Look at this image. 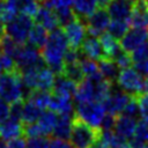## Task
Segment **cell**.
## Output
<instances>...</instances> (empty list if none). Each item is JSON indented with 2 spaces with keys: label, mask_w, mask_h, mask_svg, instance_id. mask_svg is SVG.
Instances as JSON below:
<instances>
[{
  "label": "cell",
  "mask_w": 148,
  "mask_h": 148,
  "mask_svg": "<svg viewBox=\"0 0 148 148\" xmlns=\"http://www.w3.org/2000/svg\"><path fill=\"white\" fill-rule=\"evenodd\" d=\"M22 73L20 69L7 72L0 75V97L7 103H15L25 99L29 91L22 83Z\"/></svg>",
  "instance_id": "obj_2"
},
{
  "label": "cell",
  "mask_w": 148,
  "mask_h": 148,
  "mask_svg": "<svg viewBox=\"0 0 148 148\" xmlns=\"http://www.w3.org/2000/svg\"><path fill=\"white\" fill-rule=\"evenodd\" d=\"M0 148H8V147H7V143H6L2 139H0Z\"/></svg>",
  "instance_id": "obj_53"
},
{
  "label": "cell",
  "mask_w": 148,
  "mask_h": 148,
  "mask_svg": "<svg viewBox=\"0 0 148 148\" xmlns=\"http://www.w3.org/2000/svg\"><path fill=\"white\" fill-rule=\"evenodd\" d=\"M128 27H130V22H125V21H111L108 28V32L117 40L121 39L126 32L128 31Z\"/></svg>",
  "instance_id": "obj_33"
},
{
  "label": "cell",
  "mask_w": 148,
  "mask_h": 148,
  "mask_svg": "<svg viewBox=\"0 0 148 148\" xmlns=\"http://www.w3.org/2000/svg\"><path fill=\"white\" fill-rule=\"evenodd\" d=\"M139 104L140 109V116L143 119H148V94H141L138 97H135Z\"/></svg>",
  "instance_id": "obj_43"
},
{
  "label": "cell",
  "mask_w": 148,
  "mask_h": 148,
  "mask_svg": "<svg viewBox=\"0 0 148 148\" xmlns=\"http://www.w3.org/2000/svg\"><path fill=\"white\" fill-rule=\"evenodd\" d=\"M116 119L117 117L116 116H112V114H109L106 113L101 123V126H99V130L102 132H110L112 130H114V126H116Z\"/></svg>",
  "instance_id": "obj_42"
},
{
  "label": "cell",
  "mask_w": 148,
  "mask_h": 148,
  "mask_svg": "<svg viewBox=\"0 0 148 148\" xmlns=\"http://www.w3.org/2000/svg\"><path fill=\"white\" fill-rule=\"evenodd\" d=\"M145 94H148V77L145 80V90H143Z\"/></svg>",
  "instance_id": "obj_51"
},
{
  "label": "cell",
  "mask_w": 148,
  "mask_h": 148,
  "mask_svg": "<svg viewBox=\"0 0 148 148\" xmlns=\"http://www.w3.org/2000/svg\"><path fill=\"white\" fill-rule=\"evenodd\" d=\"M68 50V42L62 28H58L49 34L47 42L42 49V57L49 68L57 75L62 74L64 57Z\"/></svg>",
  "instance_id": "obj_1"
},
{
  "label": "cell",
  "mask_w": 148,
  "mask_h": 148,
  "mask_svg": "<svg viewBox=\"0 0 148 148\" xmlns=\"http://www.w3.org/2000/svg\"><path fill=\"white\" fill-rule=\"evenodd\" d=\"M27 148H50V141L45 136L31 138L27 141Z\"/></svg>",
  "instance_id": "obj_41"
},
{
  "label": "cell",
  "mask_w": 148,
  "mask_h": 148,
  "mask_svg": "<svg viewBox=\"0 0 148 148\" xmlns=\"http://www.w3.org/2000/svg\"><path fill=\"white\" fill-rule=\"evenodd\" d=\"M62 30L67 38L69 49L80 50L82 43L86 39V35H87V28H86L84 22L77 18L76 16V18L69 24H67L66 27H64Z\"/></svg>",
  "instance_id": "obj_9"
},
{
  "label": "cell",
  "mask_w": 148,
  "mask_h": 148,
  "mask_svg": "<svg viewBox=\"0 0 148 148\" xmlns=\"http://www.w3.org/2000/svg\"><path fill=\"white\" fill-rule=\"evenodd\" d=\"M98 68L101 72V75L104 80L114 83L118 80L119 73H120V68L117 66V64L111 60V59H104L101 60L98 64Z\"/></svg>",
  "instance_id": "obj_23"
},
{
  "label": "cell",
  "mask_w": 148,
  "mask_h": 148,
  "mask_svg": "<svg viewBox=\"0 0 148 148\" xmlns=\"http://www.w3.org/2000/svg\"><path fill=\"white\" fill-rule=\"evenodd\" d=\"M58 119H59L58 113L53 112L52 110H44L37 123L44 131L45 135H50L53 133V130L58 123Z\"/></svg>",
  "instance_id": "obj_26"
},
{
  "label": "cell",
  "mask_w": 148,
  "mask_h": 148,
  "mask_svg": "<svg viewBox=\"0 0 148 148\" xmlns=\"http://www.w3.org/2000/svg\"><path fill=\"white\" fill-rule=\"evenodd\" d=\"M90 148H110V146L108 145V142L102 138V135H99V138L94 142V145Z\"/></svg>",
  "instance_id": "obj_48"
},
{
  "label": "cell",
  "mask_w": 148,
  "mask_h": 148,
  "mask_svg": "<svg viewBox=\"0 0 148 148\" xmlns=\"http://www.w3.org/2000/svg\"><path fill=\"white\" fill-rule=\"evenodd\" d=\"M80 51L86 58H88L90 60H94V61L95 60L101 61V60L108 59V57H106V54H105V52L102 47V44H101L99 39H97L96 37H91V36L87 37L84 39V42L82 43Z\"/></svg>",
  "instance_id": "obj_14"
},
{
  "label": "cell",
  "mask_w": 148,
  "mask_h": 148,
  "mask_svg": "<svg viewBox=\"0 0 148 148\" xmlns=\"http://www.w3.org/2000/svg\"><path fill=\"white\" fill-rule=\"evenodd\" d=\"M112 0H97V2L99 3V7H104V8H106V6L111 2Z\"/></svg>",
  "instance_id": "obj_50"
},
{
  "label": "cell",
  "mask_w": 148,
  "mask_h": 148,
  "mask_svg": "<svg viewBox=\"0 0 148 148\" xmlns=\"http://www.w3.org/2000/svg\"><path fill=\"white\" fill-rule=\"evenodd\" d=\"M97 0H74L73 7L74 13L81 21H86L96 9H97Z\"/></svg>",
  "instance_id": "obj_21"
},
{
  "label": "cell",
  "mask_w": 148,
  "mask_h": 148,
  "mask_svg": "<svg viewBox=\"0 0 148 148\" xmlns=\"http://www.w3.org/2000/svg\"><path fill=\"white\" fill-rule=\"evenodd\" d=\"M117 83L123 89V91L127 92L133 97H138L139 95L143 94L145 90L143 77L132 67L120 69Z\"/></svg>",
  "instance_id": "obj_5"
},
{
  "label": "cell",
  "mask_w": 148,
  "mask_h": 148,
  "mask_svg": "<svg viewBox=\"0 0 148 148\" xmlns=\"http://www.w3.org/2000/svg\"><path fill=\"white\" fill-rule=\"evenodd\" d=\"M61 75L65 76L66 79L73 81L77 86L86 80L84 74L82 72V68H81V65H80V61L72 62V64H65Z\"/></svg>",
  "instance_id": "obj_27"
},
{
  "label": "cell",
  "mask_w": 148,
  "mask_h": 148,
  "mask_svg": "<svg viewBox=\"0 0 148 148\" xmlns=\"http://www.w3.org/2000/svg\"><path fill=\"white\" fill-rule=\"evenodd\" d=\"M106 10L113 21L130 22L132 12V1L127 0H112L108 6Z\"/></svg>",
  "instance_id": "obj_13"
},
{
  "label": "cell",
  "mask_w": 148,
  "mask_h": 148,
  "mask_svg": "<svg viewBox=\"0 0 148 148\" xmlns=\"http://www.w3.org/2000/svg\"><path fill=\"white\" fill-rule=\"evenodd\" d=\"M74 99L77 104L86 102H95V83L94 81L86 79L77 86L76 92L74 95Z\"/></svg>",
  "instance_id": "obj_20"
},
{
  "label": "cell",
  "mask_w": 148,
  "mask_h": 148,
  "mask_svg": "<svg viewBox=\"0 0 148 148\" xmlns=\"http://www.w3.org/2000/svg\"><path fill=\"white\" fill-rule=\"evenodd\" d=\"M23 134H24L25 136H28L29 139H31V138L46 136L45 133H44V131L42 130V127L38 125V123L23 125Z\"/></svg>",
  "instance_id": "obj_37"
},
{
  "label": "cell",
  "mask_w": 148,
  "mask_h": 148,
  "mask_svg": "<svg viewBox=\"0 0 148 148\" xmlns=\"http://www.w3.org/2000/svg\"><path fill=\"white\" fill-rule=\"evenodd\" d=\"M49 108L50 110L58 113L59 116H74L75 114L73 111V103H72L71 97L52 95Z\"/></svg>",
  "instance_id": "obj_19"
},
{
  "label": "cell",
  "mask_w": 148,
  "mask_h": 148,
  "mask_svg": "<svg viewBox=\"0 0 148 148\" xmlns=\"http://www.w3.org/2000/svg\"><path fill=\"white\" fill-rule=\"evenodd\" d=\"M49 31H46L43 27L38 25V24H35L34 28L31 29L30 34H29V37H28V40H27V44L36 47L37 50H42L46 42H47V38H49Z\"/></svg>",
  "instance_id": "obj_24"
},
{
  "label": "cell",
  "mask_w": 148,
  "mask_h": 148,
  "mask_svg": "<svg viewBox=\"0 0 148 148\" xmlns=\"http://www.w3.org/2000/svg\"><path fill=\"white\" fill-rule=\"evenodd\" d=\"M42 112L43 111L38 106H36L35 104L30 102L24 101V106H23V112H22V118H21V120L23 121V125L34 124L38 121Z\"/></svg>",
  "instance_id": "obj_30"
},
{
  "label": "cell",
  "mask_w": 148,
  "mask_h": 148,
  "mask_svg": "<svg viewBox=\"0 0 148 148\" xmlns=\"http://www.w3.org/2000/svg\"><path fill=\"white\" fill-rule=\"evenodd\" d=\"M22 133L23 124L21 123V120L8 117V119L2 121L0 125V139H2L3 141H9L12 139L20 138Z\"/></svg>",
  "instance_id": "obj_16"
},
{
  "label": "cell",
  "mask_w": 148,
  "mask_h": 148,
  "mask_svg": "<svg viewBox=\"0 0 148 148\" xmlns=\"http://www.w3.org/2000/svg\"><path fill=\"white\" fill-rule=\"evenodd\" d=\"M131 58H132V61L134 64L148 59V42H146L142 45H140L139 47H136L131 53Z\"/></svg>",
  "instance_id": "obj_39"
},
{
  "label": "cell",
  "mask_w": 148,
  "mask_h": 148,
  "mask_svg": "<svg viewBox=\"0 0 148 148\" xmlns=\"http://www.w3.org/2000/svg\"><path fill=\"white\" fill-rule=\"evenodd\" d=\"M54 73L47 68L43 67L38 71V81H37V89L44 91H51L53 83H54Z\"/></svg>",
  "instance_id": "obj_29"
},
{
  "label": "cell",
  "mask_w": 148,
  "mask_h": 148,
  "mask_svg": "<svg viewBox=\"0 0 148 148\" xmlns=\"http://www.w3.org/2000/svg\"><path fill=\"white\" fill-rule=\"evenodd\" d=\"M14 60H15L17 68L21 71V73L23 71H27L30 68L45 67V65H44L45 62L43 60V57H42V53L39 52V50H37L36 47H34L29 44L21 45Z\"/></svg>",
  "instance_id": "obj_7"
},
{
  "label": "cell",
  "mask_w": 148,
  "mask_h": 148,
  "mask_svg": "<svg viewBox=\"0 0 148 148\" xmlns=\"http://www.w3.org/2000/svg\"><path fill=\"white\" fill-rule=\"evenodd\" d=\"M32 18H34V22L36 24L43 27L49 32L58 29L59 25H60L59 21L57 18V15L54 14V12L51 10V9L44 8V7H40Z\"/></svg>",
  "instance_id": "obj_15"
},
{
  "label": "cell",
  "mask_w": 148,
  "mask_h": 148,
  "mask_svg": "<svg viewBox=\"0 0 148 148\" xmlns=\"http://www.w3.org/2000/svg\"><path fill=\"white\" fill-rule=\"evenodd\" d=\"M134 139L140 140L142 142L148 143V119H141L136 124L135 133H134Z\"/></svg>",
  "instance_id": "obj_36"
},
{
  "label": "cell",
  "mask_w": 148,
  "mask_h": 148,
  "mask_svg": "<svg viewBox=\"0 0 148 148\" xmlns=\"http://www.w3.org/2000/svg\"><path fill=\"white\" fill-rule=\"evenodd\" d=\"M74 116H59L58 123L53 130V136L56 139H60V140H67L71 138V133H72V124H73V119Z\"/></svg>",
  "instance_id": "obj_22"
},
{
  "label": "cell",
  "mask_w": 148,
  "mask_h": 148,
  "mask_svg": "<svg viewBox=\"0 0 148 148\" xmlns=\"http://www.w3.org/2000/svg\"><path fill=\"white\" fill-rule=\"evenodd\" d=\"M75 116L94 128H99L101 123L105 116V110L102 103L86 102L76 105Z\"/></svg>",
  "instance_id": "obj_6"
},
{
  "label": "cell",
  "mask_w": 148,
  "mask_h": 148,
  "mask_svg": "<svg viewBox=\"0 0 148 148\" xmlns=\"http://www.w3.org/2000/svg\"><path fill=\"white\" fill-rule=\"evenodd\" d=\"M50 148H74L72 143L67 142L66 140H60V139H51L50 140Z\"/></svg>",
  "instance_id": "obj_46"
},
{
  "label": "cell",
  "mask_w": 148,
  "mask_h": 148,
  "mask_svg": "<svg viewBox=\"0 0 148 148\" xmlns=\"http://www.w3.org/2000/svg\"><path fill=\"white\" fill-rule=\"evenodd\" d=\"M127 1H131V0H127Z\"/></svg>",
  "instance_id": "obj_55"
},
{
  "label": "cell",
  "mask_w": 148,
  "mask_h": 148,
  "mask_svg": "<svg viewBox=\"0 0 148 148\" xmlns=\"http://www.w3.org/2000/svg\"><path fill=\"white\" fill-rule=\"evenodd\" d=\"M112 60H113V61L117 64V66H118L119 68H121V69L130 68L131 65L133 64L131 56H130L127 52H125L123 49H120V50L116 53V56L112 58Z\"/></svg>",
  "instance_id": "obj_35"
},
{
  "label": "cell",
  "mask_w": 148,
  "mask_h": 148,
  "mask_svg": "<svg viewBox=\"0 0 148 148\" xmlns=\"http://www.w3.org/2000/svg\"><path fill=\"white\" fill-rule=\"evenodd\" d=\"M99 42L102 44V47L108 57V59H111L116 56V53L121 49L120 45L118 44V40L114 39L109 32H104L99 36Z\"/></svg>",
  "instance_id": "obj_28"
},
{
  "label": "cell",
  "mask_w": 148,
  "mask_h": 148,
  "mask_svg": "<svg viewBox=\"0 0 148 148\" xmlns=\"http://www.w3.org/2000/svg\"><path fill=\"white\" fill-rule=\"evenodd\" d=\"M51 98H52V94L50 91H44V90L37 89V90L29 91V94L27 95L24 101L30 102V103L35 104L36 106H38L40 110H43V109H47L50 106Z\"/></svg>",
  "instance_id": "obj_25"
},
{
  "label": "cell",
  "mask_w": 148,
  "mask_h": 148,
  "mask_svg": "<svg viewBox=\"0 0 148 148\" xmlns=\"http://www.w3.org/2000/svg\"><path fill=\"white\" fill-rule=\"evenodd\" d=\"M80 65H81V68H82V72L86 79H96V77L102 76L98 65L94 60L86 58L83 54H82V58L80 59Z\"/></svg>",
  "instance_id": "obj_31"
},
{
  "label": "cell",
  "mask_w": 148,
  "mask_h": 148,
  "mask_svg": "<svg viewBox=\"0 0 148 148\" xmlns=\"http://www.w3.org/2000/svg\"><path fill=\"white\" fill-rule=\"evenodd\" d=\"M136 120L123 114H119L116 119V126H114V133L124 139H132L135 133L136 128Z\"/></svg>",
  "instance_id": "obj_18"
},
{
  "label": "cell",
  "mask_w": 148,
  "mask_h": 148,
  "mask_svg": "<svg viewBox=\"0 0 148 148\" xmlns=\"http://www.w3.org/2000/svg\"><path fill=\"white\" fill-rule=\"evenodd\" d=\"M7 147L8 148H27V142L22 136H20V138L7 141Z\"/></svg>",
  "instance_id": "obj_47"
},
{
  "label": "cell",
  "mask_w": 148,
  "mask_h": 148,
  "mask_svg": "<svg viewBox=\"0 0 148 148\" xmlns=\"http://www.w3.org/2000/svg\"><path fill=\"white\" fill-rule=\"evenodd\" d=\"M117 148H133V147H132L130 143L126 142V143H124V145H121V146H119V147H117Z\"/></svg>",
  "instance_id": "obj_52"
},
{
  "label": "cell",
  "mask_w": 148,
  "mask_h": 148,
  "mask_svg": "<svg viewBox=\"0 0 148 148\" xmlns=\"http://www.w3.org/2000/svg\"><path fill=\"white\" fill-rule=\"evenodd\" d=\"M87 34L91 37H98L104 34V30L109 28L110 24V15L104 7L97 8L86 21H84Z\"/></svg>",
  "instance_id": "obj_8"
},
{
  "label": "cell",
  "mask_w": 148,
  "mask_h": 148,
  "mask_svg": "<svg viewBox=\"0 0 148 148\" xmlns=\"http://www.w3.org/2000/svg\"><path fill=\"white\" fill-rule=\"evenodd\" d=\"M34 25L35 22L32 17L24 14H18L14 20L5 24V31L6 35L15 43L18 45H24L27 44L29 34Z\"/></svg>",
  "instance_id": "obj_4"
},
{
  "label": "cell",
  "mask_w": 148,
  "mask_h": 148,
  "mask_svg": "<svg viewBox=\"0 0 148 148\" xmlns=\"http://www.w3.org/2000/svg\"><path fill=\"white\" fill-rule=\"evenodd\" d=\"M134 69L141 75V76H147L148 77V59L135 62L134 64Z\"/></svg>",
  "instance_id": "obj_44"
},
{
  "label": "cell",
  "mask_w": 148,
  "mask_h": 148,
  "mask_svg": "<svg viewBox=\"0 0 148 148\" xmlns=\"http://www.w3.org/2000/svg\"><path fill=\"white\" fill-rule=\"evenodd\" d=\"M36 1H38V2H39V5H40V2H42L43 0H36Z\"/></svg>",
  "instance_id": "obj_54"
},
{
  "label": "cell",
  "mask_w": 148,
  "mask_h": 148,
  "mask_svg": "<svg viewBox=\"0 0 148 148\" xmlns=\"http://www.w3.org/2000/svg\"><path fill=\"white\" fill-rule=\"evenodd\" d=\"M101 130L94 128L79 119L76 116L73 119L72 133H71V143L74 148H90L94 142L99 138Z\"/></svg>",
  "instance_id": "obj_3"
},
{
  "label": "cell",
  "mask_w": 148,
  "mask_h": 148,
  "mask_svg": "<svg viewBox=\"0 0 148 148\" xmlns=\"http://www.w3.org/2000/svg\"><path fill=\"white\" fill-rule=\"evenodd\" d=\"M9 117V105L0 97V123L5 121Z\"/></svg>",
  "instance_id": "obj_45"
},
{
  "label": "cell",
  "mask_w": 148,
  "mask_h": 148,
  "mask_svg": "<svg viewBox=\"0 0 148 148\" xmlns=\"http://www.w3.org/2000/svg\"><path fill=\"white\" fill-rule=\"evenodd\" d=\"M23 106H24V99L13 103L9 106V117L14 118V119H17V120H21L22 112H23Z\"/></svg>",
  "instance_id": "obj_40"
},
{
  "label": "cell",
  "mask_w": 148,
  "mask_h": 148,
  "mask_svg": "<svg viewBox=\"0 0 148 148\" xmlns=\"http://www.w3.org/2000/svg\"><path fill=\"white\" fill-rule=\"evenodd\" d=\"M148 30L146 28H132L128 29L126 35L120 39V47L125 52H133L136 47L147 42Z\"/></svg>",
  "instance_id": "obj_11"
},
{
  "label": "cell",
  "mask_w": 148,
  "mask_h": 148,
  "mask_svg": "<svg viewBox=\"0 0 148 148\" xmlns=\"http://www.w3.org/2000/svg\"><path fill=\"white\" fill-rule=\"evenodd\" d=\"M20 14H24L28 16H35L38 9L40 8L39 2L36 0H14Z\"/></svg>",
  "instance_id": "obj_32"
},
{
  "label": "cell",
  "mask_w": 148,
  "mask_h": 148,
  "mask_svg": "<svg viewBox=\"0 0 148 148\" xmlns=\"http://www.w3.org/2000/svg\"><path fill=\"white\" fill-rule=\"evenodd\" d=\"M21 45H18L17 43H15L12 38H9L7 35H5L1 39H0V52L9 56L10 58H15V56L17 54L18 50H20Z\"/></svg>",
  "instance_id": "obj_34"
},
{
  "label": "cell",
  "mask_w": 148,
  "mask_h": 148,
  "mask_svg": "<svg viewBox=\"0 0 148 148\" xmlns=\"http://www.w3.org/2000/svg\"><path fill=\"white\" fill-rule=\"evenodd\" d=\"M130 145H131L133 148H148V143L142 142V141H140V140H136V139H134V138L131 139Z\"/></svg>",
  "instance_id": "obj_49"
},
{
  "label": "cell",
  "mask_w": 148,
  "mask_h": 148,
  "mask_svg": "<svg viewBox=\"0 0 148 148\" xmlns=\"http://www.w3.org/2000/svg\"><path fill=\"white\" fill-rule=\"evenodd\" d=\"M130 24L132 28H145L148 25V0H133Z\"/></svg>",
  "instance_id": "obj_12"
},
{
  "label": "cell",
  "mask_w": 148,
  "mask_h": 148,
  "mask_svg": "<svg viewBox=\"0 0 148 148\" xmlns=\"http://www.w3.org/2000/svg\"><path fill=\"white\" fill-rule=\"evenodd\" d=\"M121 114L123 116H126V117H130V118H133V119H135L140 114L139 104H138V101H136L135 97H132V99L128 102V104L123 110Z\"/></svg>",
  "instance_id": "obj_38"
},
{
  "label": "cell",
  "mask_w": 148,
  "mask_h": 148,
  "mask_svg": "<svg viewBox=\"0 0 148 148\" xmlns=\"http://www.w3.org/2000/svg\"><path fill=\"white\" fill-rule=\"evenodd\" d=\"M132 97L133 96L128 95L127 92H125L123 90L111 91V94L106 97V99L102 103V105H103L106 113L118 117L119 113L123 112L125 106L132 99Z\"/></svg>",
  "instance_id": "obj_10"
},
{
  "label": "cell",
  "mask_w": 148,
  "mask_h": 148,
  "mask_svg": "<svg viewBox=\"0 0 148 148\" xmlns=\"http://www.w3.org/2000/svg\"><path fill=\"white\" fill-rule=\"evenodd\" d=\"M76 89H77L76 83L66 79L62 75H57L54 77V83L51 91H52V95H56V96L72 97L75 95Z\"/></svg>",
  "instance_id": "obj_17"
}]
</instances>
